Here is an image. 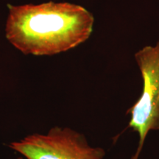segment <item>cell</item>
Returning a JSON list of instances; mask_svg holds the SVG:
<instances>
[{"mask_svg":"<svg viewBox=\"0 0 159 159\" xmlns=\"http://www.w3.org/2000/svg\"><path fill=\"white\" fill-rule=\"evenodd\" d=\"M7 7L6 38L23 54L64 52L84 43L92 33L94 16L83 6L49 2Z\"/></svg>","mask_w":159,"mask_h":159,"instance_id":"obj_1","label":"cell"},{"mask_svg":"<svg viewBox=\"0 0 159 159\" xmlns=\"http://www.w3.org/2000/svg\"><path fill=\"white\" fill-rule=\"evenodd\" d=\"M8 147L25 159H104L106 156L104 149L91 145L84 134L69 127L27 135Z\"/></svg>","mask_w":159,"mask_h":159,"instance_id":"obj_2","label":"cell"},{"mask_svg":"<svg viewBox=\"0 0 159 159\" xmlns=\"http://www.w3.org/2000/svg\"><path fill=\"white\" fill-rule=\"evenodd\" d=\"M143 81L142 94L127 111L128 128L139 136L136 152L130 159H139L150 131L159 130V39L155 46H146L135 54Z\"/></svg>","mask_w":159,"mask_h":159,"instance_id":"obj_3","label":"cell"},{"mask_svg":"<svg viewBox=\"0 0 159 159\" xmlns=\"http://www.w3.org/2000/svg\"><path fill=\"white\" fill-rule=\"evenodd\" d=\"M16 159H25V158H24L23 157H21V156H20V157H18V158H16Z\"/></svg>","mask_w":159,"mask_h":159,"instance_id":"obj_4","label":"cell"}]
</instances>
